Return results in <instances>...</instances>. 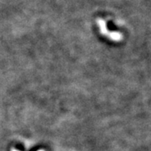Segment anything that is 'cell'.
Listing matches in <instances>:
<instances>
[{
    "label": "cell",
    "mask_w": 151,
    "mask_h": 151,
    "mask_svg": "<svg viewBox=\"0 0 151 151\" xmlns=\"http://www.w3.org/2000/svg\"><path fill=\"white\" fill-rule=\"evenodd\" d=\"M97 25H98V28H99V31L100 33L104 35V36H106V37H108V34H109V30L108 29V28H107V24H106V21L103 19H100V18H98L97 19Z\"/></svg>",
    "instance_id": "6da1fadb"
},
{
    "label": "cell",
    "mask_w": 151,
    "mask_h": 151,
    "mask_svg": "<svg viewBox=\"0 0 151 151\" xmlns=\"http://www.w3.org/2000/svg\"><path fill=\"white\" fill-rule=\"evenodd\" d=\"M38 151H45L44 150H38Z\"/></svg>",
    "instance_id": "7a4b0ae2"
}]
</instances>
